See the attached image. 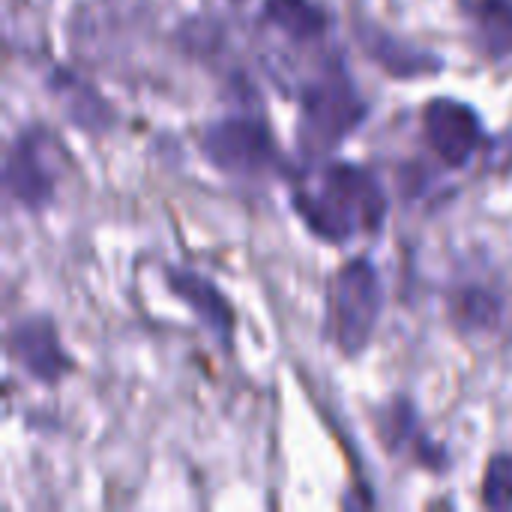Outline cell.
Instances as JSON below:
<instances>
[{"mask_svg": "<svg viewBox=\"0 0 512 512\" xmlns=\"http://www.w3.org/2000/svg\"><path fill=\"white\" fill-rule=\"evenodd\" d=\"M423 132L435 156L450 165L462 168L474 159L483 141V123L480 114L456 99H432L423 111Z\"/></svg>", "mask_w": 512, "mask_h": 512, "instance_id": "6", "label": "cell"}, {"mask_svg": "<svg viewBox=\"0 0 512 512\" xmlns=\"http://www.w3.org/2000/svg\"><path fill=\"white\" fill-rule=\"evenodd\" d=\"M483 504L489 510L512 507V456H495L483 480Z\"/></svg>", "mask_w": 512, "mask_h": 512, "instance_id": "14", "label": "cell"}, {"mask_svg": "<svg viewBox=\"0 0 512 512\" xmlns=\"http://www.w3.org/2000/svg\"><path fill=\"white\" fill-rule=\"evenodd\" d=\"M381 309H384V288L375 264L366 258L348 261L336 273L330 288V327L342 354L354 357L369 345Z\"/></svg>", "mask_w": 512, "mask_h": 512, "instance_id": "3", "label": "cell"}, {"mask_svg": "<svg viewBox=\"0 0 512 512\" xmlns=\"http://www.w3.org/2000/svg\"><path fill=\"white\" fill-rule=\"evenodd\" d=\"M201 150L210 165L231 177H261L279 162L276 141L258 117H228L213 123L201 138Z\"/></svg>", "mask_w": 512, "mask_h": 512, "instance_id": "4", "label": "cell"}, {"mask_svg": "<svg viewBox=\"0 0 512 512\" xmlns=\"http://www.w3.org/2000/svg\"><path fill=\"white\" fill-rule=\"evenodd\" d=\"M51 93H54L57 102L63 105L66 117H69L75 126L87 129V132L105 129V126H111V120H114V111L108 108V102H105L90 84H84L78 75H72V72H66V69H57V72L51 75Z\"/></svg>", "mask_w": 512, "mask_h": 512, "instance_id": "9", "label": "cell"}, {"mask_svg": "<svg viewBox=\"0 0 512 512\" xmlns=\"http://www.w3.org/2000/svg\"><path fill=\"white\" fill-rule=\"evenodd\" d=\"M261 18L294 42H315L327 33L330 15L318 0H264Z\"/></svg>", "mask_w": 512, "mask_h": 512, "instance_id": "10", "label": "cell"}, {"mask_svg": "<svg viewBox=\"0 0 512 512\" xmlns=\"http://www.w3.org/2000/svg\"><path fill=\"white\" fill-rule=\"evenodd\" d=\"M360 39H363L366 54H369L378 66H384L390 75H396V78H414V75H426V72L441 69V60H435V54L417 51V48H411L408 42H399V39H393L390 33L378 30V27L363 30Z\"/></svg>", "mask_w": 512, "mask_h": 512, "instance_id": "11", "label": "cell"}, {"mask_svg": "<svg viewBox=\"0 0 512 512\" xmlns=\"http://www.w3.org/2000/svg\"><path fill=\"white\" fill-rule=\"evenodd\" d=\"M9 348L21 360L27 375L42 381V384H54L72 369V360L60 348V339H57L51 318L18 321L9 333Z\"/></svg>", "mask_w": 512, "mask_h": 512, "instance_id": "7", "label": "cell"}, {"mask_svg": "<svg viewBox=\"0 0 512 512\" xmlns=\"http://www.w3.org/2000/svg\"><path fill=\"white\" fill-rule=\"evenodd\" d=\"M462 12L489 54H512V0H462Z\"/></svg>", "mask_w": 512, "mask_h": 512, "instance_id": "12", "label": "cell"}, {"mask_svg": "<svg viewBox=\"0 0 512 512\" xmlns=\"http://www.w3.org/2000/svg\"><path fill=\"white\" fill-rule=\"evenodd\" d=\"M165 282L168 288L198 315V321L213 333L219 336L222 342H231V327H234V312L228 306V300L222 297V291L207 282L204 276L198 273H189V270H168L165 273Z\"/></svg>", "mask_w": 512, "mask_h": 512, "instance_id": "8", "label": "cell"}, {"mask_svg": "<svg viewBox=\"0 0 512 512\" xmlns=\"http://www.w3.org/2000/svg\"><path fill=\"white\" fill-rule=\"evenodd\" d=\"M294 210L306 228L327 243H348L360 231H378L387 216V195L372 171L333 162L315 186L294 192Z\"/></svg>", "mask_w": 512, "mask_h": 512, "instance_id": "1", "label": "cell"}, {"mask_svg": "<svg viewBox=\"0 0 512 512\" xmlns=\"http://www.w3.org/2000/svg\"><path fill=\"white\" fill-rule=\"evenodd\" d=\"M450 312L462 330H495L504 315V303L498 300V294L474 285L450 297Z\"/></svg>", "mask_w": 512, "mask_h": 512, "instance_id": "13", "label": "cell"}, {"mask_svg": "<svg viewBox=\"0 0 512 512\" xmlns=\"http://www.w3.org/2000/svg\"><path fill=\"white\" fill-rule=\"evenodd\" d=\"M366 117V102L345 72L342 60L321 63L300 87L297 147L306 159L333 153Z\"/></svg>", "mask_w": 512, "mask_h": 512, "instance_id": "2", "label": "cell"}, {"mask_svg": "<svg viewBox=\"0 0 512 512\" xmlns=\"http://www.w3.org/2000/svg\"><path fill=\"white\" fill-rule=\"evenodd\" d=\"M60 147L39 129H24L6 153L3 183L9 198L27 210H42L54 198Z\"/></svg>", "mask_w": 512, "mask_h": 512, "instance_id": "5", "label": "cell"}]
</instances>
